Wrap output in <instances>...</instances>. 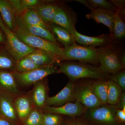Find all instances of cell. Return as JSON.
Returning a JSON list of instances; mask_svg holds the SVG:
<instances>
[{
  "label": "cell",
  "instance_id": "cell-1",
  "mask_svg": "<svg viewBox=\"0 0 125 125\" xmlns=\"http://www.w3.org/2000/svg\"><path fill=\"white\" fill-rule=\"evenodd\" d=\"M58 72L66 75L73 82L83 78L104 79L107 76L101 71L99 67L74 62L62 63Z\"/></svg>",
  "mask_w": 125,
  "mask_h": 125
},
{
  "label": "cell",
  "instance_id": "cell-2",
  "mask_svg": "<svg viewBox=\"0 0 125 125\" xmlns=\"http://www.w3.org/2000/svg\"><path fill=\"white\" fill-rule=\"evenodd\" d=\"M115 105H102L92 110L87 109L81 117L90 125H121L116 118Z\"/></svg>",
  "mask_w": 125,
  "mask_h": 125
},
{
  "label": "cell",
  "instance_id": "cell-3",
  "mask_svg": "<svg viewBox=\"0 0 125 125\" xmlns=\"http://www.w3.org/2000/svg\"><path fill=\"white\" fill-rule=\"evenodd\" d=\"M15 33L19 39L25 45L34 49L47 52L61 61L63 48L58 44L33 36L18 28Z\"/></svg>",
  "mask_w": 125,
  "mask_h": 125
},
{
  "label": "cell",
  "instance_id": "cell-4",
  "mask_svg": "<svg viewBox=\"0 0 125 125\" xmlns=\"http://www.w3.org/2000/svg\"><path fill=\"white\" fill-rule=\"evenodd\" d=\"M0 28L6 38L5 48L16 61H19L35 50L34 48L25 45L19 39L16 34L5 24L0 15Z\"/></svg>",
  "mask_w": 125,
  "mask_h": 125
},
{
  "label": "cell",
  "instance_id": "cell-5",
  "mask_svg": "<svg viewBox=\"0 0 125 125\" xmlns=\"http://www.w3.org/2000/svg\"><path fill=\"white\" fill-rule=\"evenodd\" d=\"M67 60L96 64L98 62L97 49L95 48L81 46L74 43L68 47L63 48L61 61Z\"/></svg>",
  "mask_w": 125,
  "mask_h": 125
},
{
  "label": "cell",
  "instance_id": "cell-6",
  "mask_svg": "<svg viewBox=\"0 0 125 125\" xmlns=\"http://www.w3.org/2000/svg\"><path fill=\"white\" fill-rule=\"evenodd\" d=\"M99 67L102 72L107 75L113 74L124 69L119 60V54L115 50L107 47H103L97 49Z\"/></svg>",
  "mask_w": 125,
  "mask_h": 125
},
{
  "label": "cell",
  "instance_id": "cell-7",
  "mask_svg": "<svg viewBox=\"0 0 125 125\" xmlns=\"http://www.w3.org/2000/svg\"><path fill=\"white\" fill-rule=\"evenodd\" d=\"M74 94L75 101L88 110L95 109L102 105L93 92L92 83L75 84Z\"/></svg>",
  "mask_w": 125,
  "mask_h": 125
},
{
  "label": "cell",
  "instance_id": "cell-8",
  "mask_svg": "<svg viewBox=\"0 0 125 125\" xmlns=\"http://www.w3.org/2000/svg\"><path fill=\"white\" fill-rule=\"evenodd\" d=\"M58 73V70L54 68L53 65H51L27 73L15 72V74L18 83L29 85L43 80L50 75Z\"/></svg>",
  "mask_w": 125,
  "mask_h": 125
},
{
  "label": "cell",
  "instance_id": "cell-9",
  "mask_svg": "<svg viewBox=\"0 0 125 125\" xmlns=\"http://www.w3.org/2000/svg\"><path fill=\"white\" fill-rule=\"evenodd\" d=\"M82 104L75 101L59 107L45 106L42 109L44 113H55L70 117L81 116L87 110Z\"/></svg>",
  "mask_w": 125,
  "mask_h": 125
},
{
  "label": "cell",
  "instance_id": "cell-10",
  "mask_svg": "<svg viewBox=\"0 0 125 125\" xmlns=\"http://www.w3.org/2000/svg\"><path fill=\"white\" fill-rule=\"evenodd\" d=\"M75 83L69 81L61 90L55 96L48 97L46 102V106H48L59 107L67 103L74 102V97Z\"/></svg>",
  "mask_w": 125,
  "mask_h": 125
},
{
  "label": "cell",
  "instance_id": "cell-11",
  "mask_svg": "<svg viewBox=\"0 0 125 125\" xmlns=\"http://www.w3.org/2000/svg\"><path fill=\"white\" fill-rule=\"evenodd\" d=\"M15 72L0 71V92L15 99L20 95Z\"/></svg>",
  "mask_w": 125,
  "mask_h": 125
},
{
  "label": "cell",
  "instance_id": "cell-12",
  "mask_svg": "<svg viewBox=\"0 0 125 125\" xmlns=\"http://www.w3.org/2000/svg\"><path fill=\"white\" fill-rule=\"evenodd\" d=\"M14 99L0 92V114L15 125H22L16 113Z\"/></svg>",
  "mask_w": 125,
  "mask_h": 125
},
{
  "label": "cell",
  "instance_id": "cell-13",
  "mask_svg": "<svg viewBox=\"0 0 125 125\" xmlns=\"http://www.w3.org/2000/svg\"><path fill=\"white\" fill-rule=\"evenodd\" d=\"M115 12L105 9L97 8L93 9L91 12L85 16L88 19H92L97 23H101L108 27L113 36Z\"/></svg>",
  "mask_w": 125,
  "mask_h": 125
},
{
  "label": "cell",
  "instance_id": "cell-14",
  "mask_svg": "<svg viewBox=\"0 0 125 125\" xmlns=\"http://www.w3.org/2000/svg\"><path fill=\"white\" fill-rule=\"evenodd\" d=\"M16 20L18 28L20 29L33 36L40 37L48 41L58 44L55 37L49 30L28 24L25 22L20 16H16Z\"/></svg>",
  "mask_w": 125,
  "mask_h": 125
},
{
  "label": "cell",
  "instance_id": "cell-15",
  "mask_svg": "<svg viewBox=\"0 0 125 125\" xmlns=\"http://www.w3.org/2000/svg\"><path fill=\"white\" fill-rule=\"evenodd\" d=\"M73 36L75 42L84 46L95 48L102 47L110 42L111 39L105 35H101L98 37H89L81 34L76 31L74 30L71 34Z\"/></svg>",
  "mask_w": 125,
  "mask_h": 125
},
{
  "label": "cell",
  "instance_id": "cell-16",
  "mask_svg": "<svg viewBox=\"0 0 125 125\" xmlns=\"http://www.w3.org/2000/svg\"><path fill=\"white\" fill-rule=\"evenodd\" d=\"M14 102L17 115L22 124L34 107L31 95L20 94L15 99Z\"/></svg>",
  "mask_w": 125,
  "mask_h": 125
},
{
  "label": "cell",
  "instance_id": "cell-17",
  "mask_svg": "<svg viewBox=\"0 0 125 125\" xmlns=\"http://www.w3.org/2000/svg\"><path fill=\"white\" fill-rule=\"evenodd\" d=\"M75 23L76 20L71 12L61 7L51 22L63 28L71 34L75 30Z\"/></svg>",
  "mask_w": 125,
  "mask_h": 125
},
{
  "label": "cell",
  "instance_id": "cell-18",
  "mask_svg": "<svg viewBox=\"0 0 125 125\" xmlns=\"http://www.w3.org/2000/svg\"><path fill=\"white\" fill-rule=\"evenodd\" d=\"M0 15L5 24L15 33L18 28L16 15L8 0H0Z\"/></svg>",
  "mask_w": 125,
  "mask_h": 125
},
{
  "label": "cell",
  "instance_id": "cell-19",
  "mask_svg": "<svg viewBox=\"0 0 125 125\" xmlns=\"http://www.w3.org/2000/svg\"><path fill=\"white\" fill-rule=\"evenodd\" d=\"M31 96L34 106L42 110L46 106L47 96V89L45 83L42 80L34 84Z\"/></svg>",
  "mask_w": 125,
  "mask_h": 125
},
{
  "label": "cell",
  "instance_id": "cell-20",
  "mask_svg": "<svg viewBox=\"0 0 125 125\" xmlns=\"http://www.w3.org/2000/svg\"><path fill=\"white\" fill-rule=\"evenodd\" d=\"M53 2L51 1L33 9L37 11L42 19L47 24L51 23L61 7L57 4L52 3Z\"/></svg>",
  "mask_w": 125,
  "mask_h": 125
},
{
  "label": "cell",
  "instance_id": "cell-21",
  "mask_svg": "<svg viewBox=\"0 0 125 125\" xmlns=\"http://www.w3.org/2000/svg\"><path fill=\"white\" fill-rule=\"evenodd\" d=\"M48 25L49 30L56 40L63 45L64 48L75 42L73 36L67 30L52 23L48 24Z\"/></svg>",
  "mask_w": 125,
  "mask_h": 125
},
{
  "label": "cell",
  "instance_id": "cell-22",
  "mask_svg": "<svg viewBox=\"0 0 125 125\" xmlns=\"http://www.w3.org/2000/svg\"><path fill=\"white\" fill-rule=\"evenodd\" d=\"M27 56L36 65L40 66L53 65L55 62L60 61L59 59L55 56L39 49H35L32 52Z\"/></svg>",
  "mask_w": 125,
  "mask_h": 125
},
{
  "label": "cell",
  "instance_id": "cell-23",
  "mask_svg": "<svg viewBox=\"0 0 125 125\" xmlns=\"http://www.w3.org/2000/svg\"><path fill=\"white\" fill-rule=\"evenodd\" d=\"M17 61L6 49L5 46L0 45V71L15 72Z\"/></svg>",
  "mask_w": 125,
  "mask_h": 125
},
{
  "label": "cell",
  "instance_id": "cell-24",
  "mask_svg": "<svg viewBox=\"0 0 125 125\" xmlns=\"http://www.w3.org/2000/svg\"><path fill=\"white\" fill-rule=\"evenodd\" d=\"M93 92L102 105L107 104V80H97L92 83Z\"/></svg>",
  "mask_w": 125,
  "mask_h": 125
},
{
  "label": "cell",
  "instance_id": "cell-25",
  "mask_svg": "<svg viewBox=\"0 0 125 125\" xmlns=\"http://www.w3.org/2000/svg\"><path fill=\"white\" fill-rule=\"evenodd\" d=\"M20 17L28 24L38 26L49 30L48 24L42 19L37 11L33 9L27 10Z\"/></svg>",
  "mask_w": 125,
  "mask_h": 125
},
{
  "label": "cell",
  "instance_id": "cell-26",
  "mask_svg": "<svg viewBox=\"0 0 125 125\" xmlns=\"http://www.w3.org/2000/svg\"><path fill=\"white\" fill-rule=\"evenodd\" d=\"M107 104L116 105L118 102L122 91L119 85L111 80H107Z\"/></svg>",
  "mask_w": 125,
  "mask_h": 125
},
{
  "label": "cell",
  "instance_id": "cell-27",
  "mask_svg": "<svg viewBox=\"0 0 125 125\" xmlns=\"http://www.w3.org/2000/svg\"><path fill=\"white\" fill-rule=\"evenodd\" d=\"M43 67L45 66H40L36 65L29 57L26 56L17 61L15 72L27 73Z\"/></svg>",
  "mask_w": 125,
  "mask_h": 125
},
{
  "label": "cell",
  "instance_id": "cell-28",
  "mask_svg": "<svg viewBox=\"0 0 125 125\" xmlns=\"http://www.w3.org/2000/svg\"><path fill=\"white\" fill-rule=\"evenodd\" d=\"M114 28L113 36L117 39H122L125 36V24L119 13V10L116 11L114 16Z\"/></svg>",
  "mask_w": 125,
  "mask_h": 125
},
{
  "label": "cell",
  "instance_id": "cell-29",
  "mask_svg": "<svg viewBox=\"0 0 125 125\" xmlns=\"http://www.w3.org/2000/svg\"><path fill=\"white\" fill-rule=\"evenodd\" d=\"M43 112L35 106L22 125H42Z\"/></svg>",
  "mask_w": 125,
  "mask_h": 125
},
{
  "label": "cell",
  "instance_id": "cell-30",
  "mask_svg": "<svg viewBox=\"0 0 125 125\" xmlns=\"http://www.w3.org/2000/svg\"><path fill=\"white\" fill-rule=\"evenodd\" d=\"M64 118L60 114L43 113L42 125H61Z\"/></svg>",
  "mask_w": 125,
  "mask_h": 125
},
{
  "label": "cell",
  "instance_id": "cell-31",
  "mask_svg": "<svg viewBox=\"0 0 125 125\" xmlns=\"http://www.w3.org/2000/svg\"><path fill=\"white\" fill-rule=\"evenodd\" d=\"M92 9L101 8L114 11L117 9L109 1L106 0H87Z\"/></svg>",
  "mask_w": 125,
  "mask_h": 125
},
{
  "label": "cell",
  "instance_id": "cell-32",
  "mask_svg": "<svg viewBox=\"0 0 125 125\" xmlns=\"http://www.w3.org/2000/svg\"><path fill=\"white\" fill-rule=\"evenodd\" d=\"M108 78L109 80L113 81L121 87L122 92H125V72L124 69L116 73L112 74L108 76Z\"/></svg>",
  "mask_w": 125,
  "mask_h": 125
},
{
  "label": "cell",
  "instance_id": "cell-33",
  "mask_svg": "<svg viewBox=\"0 0 125 125\" xmlns=\"http://www.w3.org/2000/svg\"><path fill=\"white\" fill-rule=\"evenodd\" d=\"M15 11L16 16H21L27 11L21 0H8Z\"/></svg>",
  "mask_w": 125,
  "mask_h": 125
},
{
  "label": "cell",
  "instance_id": "cell-34",
  "mask_svg": "<svg viewBox=\"0 0 125 125\" xmlns=\"http://www.w3.org/2000/svg\"><path fill=\"white\" fill-rule=\"evenodd\" d=\"M61 125H90L81 118V117H70L64 118Z\"/></svg>",
  "mask_w": 125,
  "mask_h": 125
},
{
  "label": "cell",
  "instance_id": "cell-35",
  "mask_svg": "<svg viewBox=\"0 0 125 125\" xmlns=\"http://www.w3.org/2000/svg\"><path fill=\"white\" fill-rule=\"evenodd\" d=\"M25 8L27 10L33 9L39 5L44 3L50 2L51 0H21Z\"/></svg>",
  "mask_w": 125,
  "mask_h": 125
},
{
  "label": "cell",
  "instance_id": "cell-36",
  "mask_svg": "<svg viewBox=\"0 0 125 125\" xmlns=\"http://www.w3.org/2000/svg\"><path fill=\"white\" fill-rule=\"evenodd\" d=\"M116 118L118 123L121 125H125V108L117 109L115 114Z\"/></svg>",
  "mask_w": 125,
  "mask_h": 125
},
{
  "label": "cell",
  "instance_id": "cell-37",
  "mask_svg": "<svg viewBox=\"0 0 125 125\" xmlns=\"http://www.w3.org/2000/svg\"><path fill=\"white\" fill-rule=\"evenodd\" d=\"M110 1L117 10H124L125 7V0H111Z\"/></svg>",
  "mask_w": 125,
  "mask_h": 125
},
{
  "label": "cell",
  "instance_id": "cell-38",
  "mask_svg": "<svg viewBox=\"0 0 125 125\" xmlns=\"http://www.w3.org/2000/svg\"><path fill=\"white\" fill-rule=\"evenodd\" d=\"M117 108L122 109L125 108V93L122 92L117 104L115 105Z\"/></svg>",
  "mask_w": 125,
  "mask_h": 125
},
{
  "label": "cell",
  "instance_id": "cell-39",
  "mask_svg": "<svg viewBox=\"0 0 125 125\" xmlns=\"http://www.w3.org/2000/svg\"><path fill=\"white\" fill-rule=\"evenodd\" d=\"M0 125H15L0 114Z\"/></svg>",
  "mask_w": 125,
  "mask_h": 125
},
{
  "label": "cell",
  "instance_id": "cell-40",
  "mask_svg": "<svg viewBox=\"0 0 125 125\" xmlns=\"http://www.w3.org/2000/svg\"><path fill=\"white\" fill-rule=\"evenodd\" d=\"M6 41L5 36L0 28V45L5 46L6 43Z\"/></svg>",
  "mask_w": 125,
  "mask_h": 125
},
{
  "label": "cell",
  "instance_id": "cell-41",
  "mask_svg": "<svg viewBox=\"0 0 125 125\" xmlns=\"http://www.w3.org/2000/svg\"><path fill=\"white\" fill-rule=\"evenodd\" d=\"M119 60L121 65L122 66L123 69L125 67V52H122L121 54H119Z\"/></svg>",
  "mask_w": 125,
  "mask_h": 125
},
{
  "label": "cell",
  "instance_id": "cell-42",
  "mask_svg": "<svg viewBox=\"0 0 125 125\" xmlns=\"http://www.w3.org/2000/svg\"><path fill=\"white\" fill-rule=\"evenodd\" d=\"M76 1H77V2H80V3H81V4H83L85 6H86V7H87V8L91 10H93V9H92V8L90 7V6L87 0H76Z\"/></svg>",
  "mask_w": 125,
  "mask_h": 125
}]
</instances>
